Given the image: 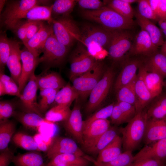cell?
<instances>
[{"label":"cell","mask_w":166,"mask_h":166,"mask_svg":"<svg viewBox=\"0 0 166 166\" xmlns=\"http://www.w3.org/2000/svg\"><path fill=\"white\" fill-rule=\"evenodd\" d=\"M134 16L141 29L145 31L148 34L152 42L157 47H161L164 41L160 29L151 20L142 17L137 12L134 13Z\"/></svg>","instance_id":"obj_23"},{"label":"cell","mask_w":166,"mask_h":166,"mask_svg":"<svg viewBox=\"0 0 166 166\" xmlns=\"http://www.w3.org/2000/svg\"><path fill=\"white\" fill-rule=\"evenodd\" d=\"M124 2H126V3L130 4L132 3L136 2H137L138 0H124Z\"/></svg>","instance_id":"obj_61"},{"label":"cell","mask_w":166,"mask_h":166,"mask_svg":"<svg viewBox=\"0 0 166 166\" xmlns=\"http://www.w3.org/2000/svg\"><path fill=\"white\" fill-rule=\"evenodd\" d=\"M80 30V37L78 42L85 47L91 44H96L106 49L114 31L106 29L100 26L88 23L82 25Z\"/></svg>","instance_id":"obj_7"},{"label":"cell","mask_w":166,"mask_h":166,"mask_svg":"<svg viewBox=\"0 0 166 166\" xmlns=\"http://www.w3.org/2000/svg\"><path fill=\"white\" fill-rule=\"evenodd\" d=\"M83 123L80 105L77 102L71 110L69 117L64 121L63 125L67 132L82 145L83 144Z\"/></svg>","instance_id":"obj_15"},{"label":"cell","mask_w":166,"mask_h":166,"mask_svg":"<svg viewBox=\"0 0 166 166\" xmlns=\"http://www.w3.org/2000/svg\"><path fill=\"white\" fill-rule=\"evenodd\" d=\"M154 100L146 111L148 119H166V93H162Z\"/></svg>","instance_id":"obj_31"},{"label":"cell","mask_w":166,"mask_h":166,"mask_svg":"<svg viewBox=\"0 0 166 166\" xmlns=\"http://www.w3.org/2000/svg\"><path fill=\"white\" fill-rule=\"evenodd\" d=\"M15 104L9 100L1 101L0 102V121H5L13 116L15 111Z\"/></svg>","instance_id":"obj_47"},{"label":"cell","mask_w":166,"mask_h":166,"mask_svg":"<svg viewBox=\"0 0 166 166\" xmlns=\"http://www.w3.org/2000/svg\"><path fill=\"white\" fill-rule=\"evenodd\" d=\"M15 130V125L12 121L0 122V150L3 151L7 148L8 145L13 136Z\"/></svg>","instance_id":"obj_36"},{"label":"cell","mask_w":166,"mask_h":166,"mask_svg":"<svg viewBox=\"0 0 166 166\" xmlns=\"http://www.w3.org/2000/svg\"><path fill=\"white\" fill-rule=\"evenodd\" d=\"M36 81L40 90L49 89L60 90L66 84L58 73L53 72H45L36 76Z\"/></svg>","instance_id":"obj_24"},{"label":"cell","mask_w":166,"mask_h":166,"mask_svg":"<svg viewBox=\"0 0 166 166\" xmlns=\"http://www.w3.org/2000/svg\"><path fill=\"white\" fill-rule=\"evenodd\" d=\"M12 162L15 166H46L42 155L36 151L14 156Z\"/></svg>","instance_id":"obj_30"},{"label":"cell","mask_w":166,"mask_h":166,"mask_svg":"<svg viewBox=\"0 0 166 166\" xmlns=\"http://www.w3.org/2000/svg\"><path fill=\"white\" fill-rule=\"evenodd\" d=\"M135 79L130 83L122 87L117 91L116 92L117 101L128 103L135 106L136 102L134 88Z\"/></svg>","instance_id":"obj_41"},{"label":"cell","mask_w":166,"mask_h":166,"mask_svg":"<svg viewBox=\"0 0 166 166\" xmlns=\"http://www.w3.org/2000/svg\"><path fill=\"white\" fill-rule=\"evenodd\" d=\"M132 152L125 151L112 160L106 163H101L93 160V162L96 166H129L133 161Z\"/></svg>","instance_id":"obj_43"},{"label":"cell","mask_w":166,"mask_h":166,"mask_svg":"<svg viewBox=\"0 0 166 166\" xmlns=\"http://www.w3.org/2000/svg\"><path fill=\"white\" fill-rule=\"evenodd\" d=\"M28 21L26 38L23 43L24 45L39 30L43 22L42 21Z\"/></svg>","instance_id":"obj_53"},{"label":"cell","mask_w":166,"mask_h":166,"mask_svg":"<svg viewBox=\"0 0 166 166\" xmlns=\"http://www.w3.org/2000/svg\"><path fill=\"white\" fill-rule=\"evenodd\" d=\"M68 48L59 42L53 33L45 42L42 55L39 57V63H42L46 67V70L60 65L66 56Z\"/></svg>","instance_id":"obj_6"},{"label":"cell","mask_w":166,"mask_h":166,"mask_svg":"<svg viewBox=\"0 0 166 166\" xmlns=\"http://www.w3.org/2000/svg\"><path fill=\"white\" fill-rule=\"evenodd\" d=\"M77 0H57L52 4V15L53 19L65 15H70Z\"/></svg>","instance_id":"obj_38"},{"label":"cell","mask_w":166,"mask_h":166,"mask_svg":"<svg viewBox=\"0 0 166 166\" xmlns=\"http://www.w3.org/2000/svg\"><path fill=\"white\" fill-rule=\"evenodd\" d=\"M53 33L57 39L68 48L76 41H79L80 28L70 15L53 19L50 24Z\"/></svg>","instance_id":"obj_4"},{"label":"cell","mask_w":166,"mask_h":166,"mask_svg":"<svg viewBox=\"0 0 166 166\" xmlns=\"http://www.w3.org/2000/svg\"><path fill=\"white\" fill-rule=\"evenodd\" d=\"M142 65L139 68L134 83L136 97L135 106L137 113L143 110L151 100L154 99L144 82Z\"/></svg>","instance_id":"obj_19"},{"label":"cell","mask_w":166,"mask_h":166,"mask_svg":"<svg viewBox=\"0 0 166 166\" xmlns=\"http://www.w3.org/2000/svg\"><path fill=\"white\" fill-rule=\"evenodd\" d=\"M117 128L110 127L99 138L95 145L88 153L94 156L98 155L99 153L109 144L117 135Z\"/></svg>","instance_id":"obj_37"},{"label":"cell","mask_w":166,"mask_h":166,"mask_svg":"<svg viewBox=\"0 0 166 166\" xmlns=\"http://www.w3.org/2000/svg\"><path fill=\"white\" fill-rule=\"evenodd\" d=\"M85 47L90 54L97 61L103 59L108 55L107 49L98 44H91Z\"/></svg>","instance_id":"obj_49"},{"label":"cell","mask_w":166,"mask_h":166,"mask_svg":"<svg viewBox=\"0 0 166 166\" xmlns=\"http://www.w3.org/2000/svg\"><path fill=\"white\" fill-rule=\"evenodd\" d=\"M81 14L85 19L97 22L111 31L127 30L135 25L133 19L125 17L106 6L95 10H83Z\"/></svg>","instance_id":"obj_1"},{"label":"cell","mask_w":166,"mask_h":166,"mask_svg":"<svg viewBox=\"0 0 166 166\" xmlns=\"http://www.w3.org/2000/svg\"><path fill=\"white\" fill-rule=\"evenodd\" d=\"M12 139L16 145L26 150L39 151L33 136L18 132L14 135Z\"/></svg>","instance_id":"obj_39"},{"label":"cell","mask_w":166,"mask_h":166,"mask_svg":"<svg viewBox=\"0 0 166 166\" xmlns=\"http://www.w3.org/2000/svg\"><path fill=\"white\" fill-rule=\"evenodd\" d=\"M112 123L116 125L126 123V120L117 103H115L110 117Z\"/></svg>","instance_id":"obj_54"},{"label":"cell","mask_w":166,"mask_h":166,"mask_svg":"<svg viewBox=\"0 0 166 166\" xmlns=\"http://www.w3.org/2000/svg\"><path fill=\"white\" fill-rule=\"evenodd\" d=\"M106 6L126 18L132 19L134 13L131 5L124 0H105Z\"/></svg>","instance_id":"obj_40"},{"label":"cell","mask_w":166,"mask_h":166,"mask_svg":"<svg viewBox=\"0 0 166 166\" xmlns=\"http://www.w3.org/2000/svg\"><path fill=\"white\" fill-rule=\"evenodd\" d=\"M75 89L69 83L67 84L57 92L54 103L58 105L70 106L72 102L79 97Z\"/></svg>","instance_id":"obj_33"},{"label":"cell","mask_w":166,"mask_h":166,"mask_svg":"<svg viewBox=\"0 0 166 166\" xmlns=\"http://www.w3.org/2000/svg\"><path fill=\"white\" fill-rule=\"evenodd\" d=\"M158 22L163 34L166 38V19L160 20Z\"/></svg>","instance_id":"obj_58"},{"label":"cell","mask_w":166,"mask_h":166,"mask_svg":"<svg viewBox=\"0 0 166 166\" xmlns=\"http://www.w3.org/2000/svg\"><path fill=\"white\" fill-rule=\"evenodd\" d=\"M91 162L88 159L74 154L64 153L57 155L50 159L46 166L59 165L89 166Z\"/></svg>","instance_id":"obj_27"},{"label":"cell","mask_w":166,"mask_h":166,"mask_svg":"<svg viewBox=\"0 0 166 166\" xmlns=\"http://www.w3.org/2000/svg\"><path fill=\"white\" fill-rule=\"evenodd\" d=\"M54 166H80L77 165H57Z\"/></svg>","instance_id":"obj_62"},{"label":"cell","mask_w":166,"mask_h":166,"mask_svg":"<svg viewBox=\"0 0 166 166\" xmlns=\"http://www.w3.org/2000/svg\"><path fill=\"white\" fill-rule=\"evenodd\" d=\"M127 121L128 122L136 115L137 112L134 105L123 102H117Z\"/></svg>","instance_id":"obj_52"},{"label":"cell","mask_w":166,"mask_h":166,"mask_svg":"<svg viewBox=\"0 0 166 166\" xmlns=\"http://www.w3.org/2000/svg\"><path fill=\"white\" fill-rule=\"evenodd\" d=\"M53 33L51 24L43 23L38 32L25 45L35 56L39 57L42 53L48 38Z\"/></svg>","instance_id":"obj_20"},{"label":"cell","mask_w":166,"mask_h":166,"mask_svg":"<svg viewBox=\"0 0 166 166\" xmlns=\"http://www.w3.org/2000/svg\"><path fill=\"white\" fill-rule=\"evenodd\" d=\"M143 64L148 71L157 73L164 78L166 76V56L160 52L150 57Z\"/></svg>","instance_id":"obj_32"},{"label":"cell","mask_w":166,"mask_h":166,"mask_svg":"<svg viewBox=\"0 0 166 166\" xmlns=\"http://www.w3.org/2000/svg\"><path fill=\"white\" fill-rule=\"evenodd\" d=\"M142 66L145 83L153 97L155 98L162 93L164 87V78L157 73L147 70L143 63Z\"/></svg>","instance_id":"obj_25"},{"label":"cell","mask_w":166,"mask_h":166,"mask_svg":"<svg viewBox=\"0 0 166 166\" xmlns=\"http://www.w3.org/2000/svg\"><path fill=\"white\" fill-rule=\"evenodd\" d=\"M147 159L166 160V138L146 145L133 156V161Z\"/></svg>","instance_id":"obj_17"},{"label":"cell","mask_w":166,"mask_h":166,"mask_svg":"<svg viewBox=\"0 0 166 166\" xmlns=\"http://www.w3.org/2000/svg\"><path fill=\"white\" fill-rule=\"evenodd\" d=\"M21 57L22 70L18 86L21 93L31 76L34 73L39 62V57L35 56L25 46L21 50Z\"/></svg>","instance_id":"obj_14"},{"label":"cell","mask_w":166,"mask_h":166,"mask_svg":"<svg viewBox=\"0 0 166 166\" xmlns=\"http://www.w3.org/2000/svg\"><path fill=\"white\" fill-rule=\"evenodd\" d=\"M105 70L103 63L97 61L89 70L71 81L72 86L78 92L79 97L85 99L89 95L102 77Z\"/></svg>","instance_id":"obj_5"},{"label":"cell","mask_w":166,"mask_h":166,"mask_svg":"<svg viewBox=\"0 0 166 166\" xmlns=\"http://www.w3.org/2000/svg\"><path fill=\"white\" fill-rule=\"evenodd\" d=\"M2 151L0 154V166H8L12 162L14 155L7 149Z\"/></svg>","instance_id":"obj_57"},{"label":"cell","mask_w":166,"mask_h":166,"mask_svg":"<svg viewBox=\"0 0 166 166\" xmlns=\"http://www.w3.org/2000/svg\"><path fill=\"white\" fill-rule=\"evenodd\" d=\"M11 39L7 36L6 33L3 32L0 35V67L4 69L6 65L11 51Z\"/></svg>","instance_id":"obj_44"},{"label":"cell","mask_w":166,"mask_h":166,"mask_svg":"<svg viewBox=\"0 0 166 166\" xmlns=\"http://www.w3.org/2000/svg\"><path fill=\"white\" fill-rule=\"evenodd\" d=\"M110 122L106 119L96 120L83 130L84 149L88 153L100 136L110 127Z\"/></svg>","instance_id":"obj_12"},{"label":"cell","mask_w":166,"mask_h":166,"mask_svg":"<svg viewBox=\"0 0 166 166\" xmlns=\"http://www.w3.org/2000/svg\"><path fill=\"white\" fill-rule=\"evenodd\" d=\"M64 153L74 154L90 160L91 159L85 155L72 139L61 136L54 137L51 145L47 151V157L50 159L57 155Z\"/></svg>","instance_id":"obj_11"},{"label":"cell","mask_w":166,"mask_h":166,"mask_svg":"<svg viewBox=\"0 0 166 166\" xmlns=\"http://www.w3.org/2000/svg\"><path fill=\"white\" fill-rule=\"evenodd\" d=\"M122 138L117 135L115 138L98 154L96 161L106 163L114 159L122 152Z\"/></svg>","instance_id":"obj_28"},{"label":"cell","mask_w":166,"mask_h":166,"mask_svg":"<svg viewBox=\"0 0 166 166\" xmlns=\"http://www.w3.org/2000/svg\"><path fill=\"white\" fill-rule=\"evenodd\" d=\"M165 79H164V87L166 88V76L164 78Z\"/></svg>","instance_id":"obj_63"},{"label":"cell","mask_w":166,"mask_h":166,"mask_svg":"<svg viewBox=\"0 0 166 166\" xmlns=\"http://www.w3.org/2000/svg\"><path fill=\"white\" fill-rule=\"evenodd\" d=\"M137 2V12L140 16L151 21H159L153 12L148 0H139Z\"/></svg>","instance_id":"obj_46"},{"label":"cell","mask_w":166,"mask_h":166,"mask_svg":"<svg viewBox=\"0 0 166 166\" xmlns=\"http://www.w3.org/2000/svg\"><path fill=\"white\" fill-rule=\"evenodd\" d=\"M132 38V35L127 30L114 31L107 49L108 55L115 61H118L122 59L131 47Z\"/></svg>","instance_id":"obj_10"},{"label":"cell","mask_w":166,"mask_h":166,"mask_svg":"<svg viewBox=\"0 0 166 166\" xmlns=\"http://www.w3.org/2000/svg\"><path fill=\"white\" fill-rule=\"evenodd\" d=\"M11 51L6 63L11 75V77L18 85L22 70L20 43L15 40L11 39Z\"/></svg>","instance_id":"obj_22"},{"label":"cell","mask_w":166,"mask_h":166,"mask_svg":"<svg viewBox=\"0 0 166 166\" xmlns=\"http://www.w3.org/2000/svg\"><path fill=\"white\" fill-rule=\"evenodd\" d=\"M13 116L23 126L29 128L38 130L43 124H53L36 113L26 111L15 112Z\"/></svg>","instance_id":"obj_26"},{"label":"cell","mask_w":166,"mask_h":166,"mask_svg":"<svg viewBox=\"0 0 166 166\" xmlns=\"http://www.w3.org/2000/svg\"><path fill=\"white\" fill-rule=\"evenodd\" d=\"M77 3L79 6L85 10H95L106 6L105 1L79 0Z\"/></svg>","instance_id":"obj_51"},{"label":"cell","mask_w":166,"mask_h":166,"mask_svg":"<svg viewBox=\"0 0 166 166\" xmlns=\"http://www.w3.org/2000/svg\"><path fill=\"white\" fill-rule=\"evenodd\" d=\"M163 166H166V165L164 164Z\"/></svg>","instance_id":"obj_64"},{"label":"cell","mask_w":166,"mask_h":166,"mask_svg":"<svg viewBox=\"0 0 166 166\" xmlns=\"http://www.w3.org/2000/svg\"><path fill=\"white\" fill-rule=\"evenodd\" d=\"M79 43L69 58L71 81L89 70L97 61L90 54L85 47Z\"/></svg>","instance_id":"obj_9"},{"label":"cell","mask_w":166,"mask_h":166,"mask_svg":"<svg viewBox=\"0 0 166 166\" xmlns=\"http://www.w3.org/2000/svg\"><path fill=\"white\" fill-rule=\"evenodd\" d=\"M6 94L16 96L19 98L21 93L18 85L14 79L5 74L4 69H0V96Z\"/></svg>","instance_id":"obj_34"},{"label":"cell","mask_w":166,"mask_h":166,"mask_svg":"<svg viewBox=\"0 0 166 166\" xmlns=\"http://www.w3.org/2000/svg\"><path fill=\"white\" fill-rule=\"evenodd\" d=\"M158 50V48L153 44L148 34L141 29L134 38L128 53L130 55L150 57Z\"/></svg>","instance_id":"obj_16"},{"label":"cell","mask_w":166,"mask_h":166,"mask_svg":"<svg viewBox=\"0 0 166 166\" xmlns=\"http://www.w3.org/2000/svg\"><path fill=\"white\" fill-rule=\"evenodd\" d=\"M114 75L112 68L105 69L103 75L91 91L85 111L90 113L94 111L101 105L107 97L113 82Z\"/></svg>","instance_id":"obj_8"},{"label":"cell","mask_w":166,"mask_h":166,"mask_svg":"<svg viewBox=\"0 0 166 166\" xmlns=\"http://www.w3.org/2000/svg\"><path fill=\"white\" fill-rule=\"evenodd\" d=\"M160 52L166 56V40L160 47Z\"/></svg>","instance_id":"obj_59"},{"label":"cell","mask_w":166,"mask_h":166,"mask_svg":"<svg viewBox=\"0 0 166 166\" xmlns=\"http://www.w3.org/2000/svg\"><path fill=\"white\" fill-rule=\"evenodd\" d=\"M148 120L146 111L143 110L137 113L125 127L120 129L124 151L132 152L139 145L144 137Z\"/></svg>","instance_id":"obj_2"},{"label":"cell","mask_w":166,"mask_h":166,"mask_svg":"<svg viewBox=\"0 0 166 166\" xmlns=\"http://www.w3.org/2000/svg\"><path fill=\"white\" fill-rule=\"evenodd\" d=\"M28 23V20L22 19L9 29L22 41L23 44L25 42Z\"/></svg>","instance_id":"obj_48"},{"label":"cell","mask_w":166,"mask_h":166,"mask_svg":"<svg viewBox=\"0 0 166 166\" xmlns=\"http://www.w3.org/2000/svg\"><path fill=\"white\" fill-rule=\"evenodd\" d=\"M143 63V60L139 59H133L126 61L115 82L114 88L116 92L121 88L135 80L137 75V71Z\"/></svg>","instance_id":"obj_18"},{"label":"cell","mask_w":166,"mask_h":166,"mask_svg":"<svg viewBox=\"0 0 166 166\" xmlns=\"http://www.w3.org/2000/svg\"><path fill=\"white\" fill-rule=\"evenodd\" d=\"M38 89L36 76L34 73L23 89L19 98L24 111L35 113L42 116L37 102V93Z\"/></svg>","instance_id":"obj_13"},{"label":"cell","mask_w":166,"mask_h":166,"mask_svg":"<svg viewBox=\"0 0 166 166\" xmlns=\"http://www.w3.org/2000/svg\"><path fill=\"white\" fill-rule=\"evenodd\" d=\"M41 98L38 104V107L42 113L45 112L50 105L53 103L56 94L59 90L53 89H40Z\"/></svg>","instance_id":"obj_42"},{"label":"cell","mask_w":166,"mask_h":166,"mask_svg":"<svg viewBox=\"0 0 166 166\" xmlns=\"http://www.w3.org/2000/svg\"><path fill=\"white\" fill-rule=\"evenodd\" d=\"M49 0H20L8 1L0 13V21L9 29L19 20L28 10L37 5L51 6Z\"/></svg>","instance_id":"obj_3"},{"label":"cell","mask_w":166,"mask_h":166,"mask_svg":"<svg viewBox=\"0 0 166 166\" xmlns=\"http://www.w3.org/2000/svg\"><path fill=\"white\" fill-rule=\"evenodd\" d=\"M6 1L4 0H0V13L2 12L3 9V7L6 4Z\"/></svg>","instance_id":"obj_60"},{"label":"cell","mask_w":166,"mask_h":166,"mask_svg":"<svg viewBox=\"0 0 166 166\" xmlns=\"http://www.w3.org/2000/svg\"><path fill=\"white\" fill-rule=\"evenodd\" d=\"M115 103H113L101 109L83 121V130L93 121L100 119H106L110 117Z\"/></svg>","instance_id":"obj_45"},{"label":"cell","mask_w":166,"mask_h":166,"mask_svg":"<svg viewBox=\"0 0 166 166\" xmlns=\"http://www.w3.org/2000/svg\"><path fill=\"white\" fill-rule=\"evenodd\" d=\"M39 151H47L51 145L54 137L44 136L40 133L33 136Z\"/></svg>","instance_id":"obj_50"},{"label":"cell","mask_w":166,"mask_h":166,"mask_svg":"<svg viewBox=\"0 0 166 166\" xmlns=\"http://www.w3.org/2000/svg\"><path fill=\"white\" fill-rule=\"evenodd\" d=\"M70 105H54L45 113V118L54 123L66 121L69 117L71 110Z\"/></svg>","instance_id":"obj_35"},{"label":"cell","mask_w":166,"mask_h":166,"mask_svg":"<svg viewBox=\"0 0 166 166\" xmlns=\"http://www.w3.org/2000/svg\"><path fill=\"white\" fill-rule=\"evenodd\" d=\"M52 10V5L35 6L26 11L22 19L30 21H47L50 24L53 19Z\"/></svg>","instance_id":"obj_29"},{"label":"cell","mask_w":166,"mask_h":166,"mask_svg":"<svg viewBox=\"0 0 166 166\" xmlns=\"http://www.w3.org/2000/svg\"><path fill=\"white\" fill-rule=\"evenodd\" d=\"M148 1L153 12L159 20L166 19V13L160 9L159 0H148Z\"/></svg>","instance_id":"obj_56"},{"label":"cell","mask_w":166,"mask_h":166,"mask_svg":"<svg viewBox=\"0 0 166 166\" xmlns=\"http://www.w3.org/2000/svg\"><path fill=\"white\" fill-rule=\"evenodd\" d=\"M164 161L154 159H147L133 161L129 166H163Z\"/></svg>","instance_id":"obj_55"},{"label":"cell","mask_w":166,"mask_h":166,"mask_svg":"<svg viewBox=\"0 0 166 166\" xmlns=\"http://www.w3.org/2000/svg\"><path fill=\"white\" fill-rule=\"evenodd\" d=\"M166 138V119H148L143 140L146 145Z\"/></svg>","instance_id":"obj_21"}]
</instances>
